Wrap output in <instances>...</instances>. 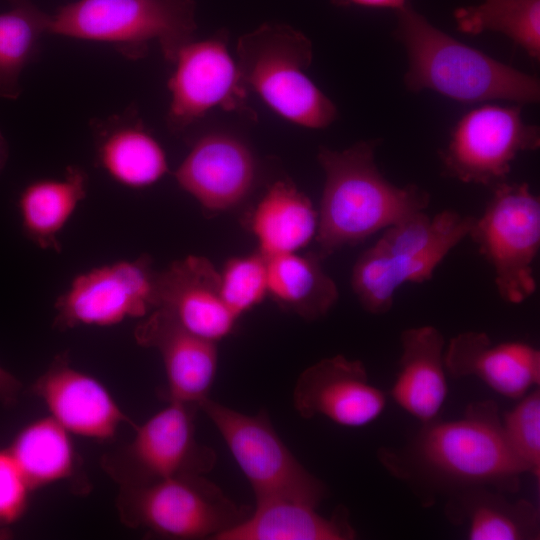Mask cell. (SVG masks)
<instances>
[{
    "label": "cell",
    "mask_w": 540,
    "mask_h": 540,
    "mask_svg": "<svg viewBox=\"0 0 540 540\" xmlns=\"http://www.w3.org/2000/svg\"><path fill=\"white\" fill-rule=\"evenodd\" d=\"M21 389V382L14 375L0 366V401L5 406L15 405Z\"/></svg>",
    "instance_id": "obj_33"
},
{
    "label": "cell",
    "mask_w": 540,
    "mask_h": 540,
    "mask_svg": "<svg viewBox=\"0 0 540 540\" xmlns=\"http://www.w3.org/2000/svg\"><path fill=\"white\" fill-rule=\"evenodd\" d=\"M400 342L391 397L411 416L429 423L438 418L448 394L444 336L436 327L423 325L403 330Z\"/></svg>",
    "instance_id": "obj_21"
},
{
    "label": "cell",
    "mask_w": 540,
    "mask_h": 540,
    "mask_svg": "<svg viewBox=\"0 0 540 540\" xmlns=\"http://www.w3.org/2000/svg\"><path fill=\"white\" fill-rule=\"evenodd\" d=\"M91 126L96 164L116 183L142 189L168 173L165 150L136 111L128 108L121 114L95 119Z\"/></svg>",
    "instance_id": "obj_20"
},
{
    "label": "cell",
    "mask_w": 540,
    "mask_h": 540,
    "mask_svg": "<svg viewBox=\"0 0 540 540\" xmlns=\"http://www.w3.org/2000/svg\"><path fill=\"white\" fill-rule=\"evenodd\" d=\"M446 372L453 378L477 377L498 394L520 399L540 384V351L521 341L493 343L481 331L452 337L444 350Z\"/></svg>",
    "instance_id": "obj_19"
},
{
    "label": "cell",
    "mask_w": 540,
    "mask_h": 540,
    "mask_svg": "<svg viewBox=\"0 0 540 540\" xmlns=\"http://www.w3.org/2000/svg\"><path fill=\"white\" fill-rule=\"evenodd\" d=\"M539 146V127L523 120L521 105L487 103L461 116L440 159L447 176L493 187L505 181L519 153Z\"/></svg>",
    "instance_id": "obj_10"
},
{
    "label": "cell",
    "mask_w": 540,
    "mask_h": 540,
    "mask_svg": "<svg viewBox=\"0 0 540 540\" xmlns=\"http://www.w3.org/2000/svg\"><path fill=\"white\" fill-rule=\"evenodd\" d=\"M376 146L377 141H361L342 151L318 152L325 174L315 235L321 259L429 205L424 189L414 184L398 187L382 175L375 163Z\"/></svg>",
    "instance_id": "obj_2"
},
{
    "label": "cell",
    "mask_w": 540,
    "mask_h": 540,
    "mask_svg": "<svg viewBox=\"0 0 540 540\" xmlns=\"http://www.w3.org/2000/svg\"><path fill=\"white\" fill-rule=\"evenodd\" d=\"M449 522L463 527L469 540H538L540 514L525 499L510 501L495 489L475 486L450 493Z\"/></svg>",
    "instance_id": "obj_22"
},
{
    "label": "cell",
    "mask_w": 540,
    "mask_h": 540,
    "mask_svg": "<svg viewBox=\"0 0 540 540\" xmlns=\"http://www.w3.org/2000/svg\"><path fill=\"white\" fill-rule=\"evenodd\" d=\"M316 509L304 502L285 499L256 503L243 521L215 540H353L357 537L345 507H338L329 517Z\"/></svg>",
    "instance_id": "obj_23"
},
{
    "label": "cell",
    "mask_w": 540,
    "mask_h": 540,
    "mask_svg": "<svg viewBox=\"0 0 540 540\" xmlns=\"http://www.w3.org/2000/svg\"><path fill=\"white\" fill-rule=\"evenodd\" d=\"M473 220L453 210L433 217L418 211L384 229L373 247L398 288L405 283H423L468 237Z\"/></svg>",
    "instance_id": "obj_15"
},
{
    "label": "cell",
    "mask_w": 540,
    "mask_h": 540,
    "mask_svg": "<svg viewBox=\"0 0 540 540\" xmlns=\"http://www.w3.org/2000/svg\"><path fill=\"white\" fill-rule=\"evenodd\" d=\"M155 308L168 312L189 332L216 343L232 332L238 319L222 297L220 272L202 256L189 255L157 271Z\"/></svg>",
    "instance_id": "obj_16"
},
{
    "label": "cell",
    "mask_w": 540,
    "mask_h": 540,
    "mask_svg": "<svg viewBox=\"0 0 540 540\" xmlns=\"http://www.w3.org/2000/svg\"><path fill=\"white\" fill-rule=\"evenodd\" d=\"M454 19L463 33H502L531 58L540 59V0H484L457 8Z\"/></svg>",
    "instance_id": "obj_29"
},
{
    "label": "cell",
    "mask_w": 540,
    "mask_h": 540,
    "mask_svg": "<svg viewBox=\"0 0 540 540\" xmlns=\"http://www.w3.org/2000/svg\"><path fill=\"white\" fill-rule=\"evenodd\" d=\"M178 185L208 211H224L251 191L256 163L249 147L225 133L199 138L174 173Z\"/></svg>",
    "instance_id": "obj_17"
},
{
    "label": "cell",
    "mask_w": 540,
    "mask_h": 540,
    "mask_svg": "<svg viewBox=\"0 0 540 540\" xmlns=\"http://www.w3.org/2000/svg\"><path fill=\"white\" fill-rule=\"evenodd\" d=\"M237 53L245 85L277 115L309 129L336 119V106L306 73L312 45L301 32L264 24L239 39Z\"/></svg>",
    "instance_id": "obj_4"
},
{
    "label": "cell",
    "mask_w": 540,
    "mask_h": 540,
    "mask_svg": "<svg viewBox=\"0 0 540 540\" xmlns=\"http://www.w3.org/2000/svg\"><path fill=\"white\" fill-rule=\"evenodd\" d=\"M31 488L8 449H0V524H12L25 513Z\"/></svg>",
    "instance_id": "obj_32"
},
{
    "label": "cell",
    "mask_w": 540,
    "mask_h": 540,
    "mask_svg": "<svg viewBox=\"0 0 540 540\" xmlns=\"http://www.w3.org/2000/svg\"><path fill=\"white\" fill-rule=\"evenodd\" d=\"M9 157L8 143L0 130V174L2 173Z\"/></svg>",
    "instance_id": "obj_35"
},
{
    "label": "cell",
    "mask_w": 540,
    "mask_h": 540,
    "mask_svg": "<svg viewBox=\"0 0 540 540\" xmlns=\"http://www.w3.org/2000/svg\"><path fill=\"white\" fill-rule=\"evenodd\" d=\"M225 304L239 318L268 294V256L260 250L230 259L220 272Z\"/></svg>",
    "instance_id": "obj_30"
},
{
    "label": "cell",
    "mask_w": 540,
    "mask_h": 540,
    "mask_svg": "<svg viewBox=\"0 0 540 540\" xmlns=\"http://www.w3.org/2000/svg\"><path fill=\"white\" fill-rule=\"evenodd\" d=\"M9 1L12 7L0 13V98L16 100L22 92V72L48 34L50 14L30 0Z\"/></svg>",
    "instance_id": "obj_28"
},
{
    "label": "cell",
    "mask_w": 540,
    "mask_h": 540,
    "mask_svg": "<svg viewBox=\"0 0 540 540\" xmlns=\"http://www.w3.org/2000/svg\"><path fill=\"white\" fill-rule=\"evenodd\" d=\"M31 490L65 480L76 468V452L68 432L54 418L25 425L8 448Z\"/></svg>",
    "instance_id": "obj_27"
},
{
    "label": "cell",
    "mask_w": 540,
    "mask_h": 540,
    "mask_svg": "<svg viewBox=\"0 0 540 540\" xmlns=\"http://www.w3.org/2000/svg\"><path fill=\"white\" fill-rule=\"evenodd\" d=\"M379 458L398 478L450 493L475 486L515 493L526 473L505 439L494 400L469 404L457 420L423 424L407 447L384 449Z\"/></svg>",
    "instance_id": "obj_1"
},
{
    "label": "cell",
    "mask_w": 540,
    "mask_h": 540,
    "mask_svg": "<svg viewBox=\"0 0 540 540\" xmlns=\"http://www.w3.org/2000/svg\"><path fill=\"white\" fill-rule=\"evenodd\" d=\"M116 507L127 526L180 540H215L251 512L249 506L236 503L205 475L120 486Z\"/></svg>",
    "instance_id": "obj_6"
},
{
    "label": "cell",
    "mask_w": 540,
    "mask_h": 540,
    "mask_svg": "<svg viewBox=\"0 0 540 540\" xmlns=\"http://www.w3.org/2000/svg\"><path fill=\"white\" fill-rule=\"evenodd\" d=\"M192 0H75L50 14L48 34L113 45L130 58L152 42L173 61L193 39Z\"/></svg>",
    "instance_id": "obj_5"
},
{
    "label": "cell",
    "mask_w": 540,
    "mask_h": 540,
    "mask_svg": "<svg viewBox=\"0 0 540 540\" xmlns=\"http://www.w3.org/2000/svg\"><path fill=\"white\" fill-rule=\"evenodd\" d=\"M249 482L255 502L294 500L315 507L326 485L309 472L279 437L265 410L244 414L209 397L199 405Z\"/></svg>",
    "instance_id": "obj_7"
},
{
    "label": "cell",
    "mask_w": 540,
    "mask_h": 540,
    "mask_svg": "<svg viewBox=\"0 0 540 540\" xmlns=\"http://www.w3.org/2000/svg\"><path fill=\"white\" fill-rule=\"evenodd\" d=\"M167 83L170 102L167 124L180 132L210 110H238L245 100V83L237 61L218 38L191 40L176 53Z\"/></svg>",
    "instance_id": "obj_12"
},
{
    "label": "cell",
    "mask_w": 540,
    "mask_h": 540,
    "mask_svg": "<svg viewBox=\"0 0 540 540\" xmlns=\"http://www.w3.org/2000/svg\"><path fill=\"white\" fill-rule=\"evenodd\" d=\"M89 179L78 166H67L61 178H42L20 192L17 208L24 235L43 250L61 252L59 234L86 198Z\"/></svg>",
    "instance_id": "obj_24"
},
{
    "label": "cell",
    "mask_w": 540,
    "mask_h": 540,
    "mask_svg": "<svg viewBox=\"0 0 540 540\" xmlns=\"http://www.w3.org/2000/svg\"><path fill=\"white\" fill-rule=\"evenodd\" d=\"M395 37L408 56L404 83L462 103L507 100L519 105L540 98L539 79L458 41L409 4L396 11Z\"/></svg>",
    "instance_id": "obj_3"
},
{
    "label": "cell",
    "mask_w": 540,
    "mask_h": 540,
    "mask_svg": "<svg viewBox=\"0 0 540 540\" xmlns=\"http://www.w3.org/2000/svg\"><path fill=\"white\" fill-rule=\"evenodd\" d=\"M505 439L524 468L540 479V390L535 388L520 398L501 418Z\"/></svg>",
    "instance_id": "obj_31"
},
{
    "label": "cell",
    "mask_w": 540,
    "mask_h": 540,
    "mask_svg": "<svg viewBox=\"0 0 540 540\" xmlns=\"http://www.w3.org/2000/svg\"><path fill=\"white\" fill-rule=\"evenodd\" d=\"M31 389L70 433L107 441L123 423L136 427L99 380L70 365L67 352L54 358Z\"/></svg>",
    "instance_id": "obj_14"
},
{
    "label": "cell",
    "mask_w": 540,
    "mask_h": 540,
    "mask_svg": "<svg viewBox=\"0 0 540 540\" xmlns=\"http://www.w3.org/2000/svg\"><path fill=\"white\" fill-rule=\"evenodd\" d=\"M197 406L168 401L142 425L133 440L105 455L102 467L120 486L142 485L181 475H205L216 452L195 436Z\"/></svg>",
    "instance_id": "obj_9"
},
{
    "label": "cell",
    "mask_w": 540,
    "mask_h": 540,
    "mask_svg": "<svg viewBox=\"0 0 540 540\" xmlns=\"http://www.w3.org/2000/svg\"><path fill=\"white\" fill-rule=\"evenodd\" d=\"M317 225L318 214L310 199L287 181L269 187L250 219L259 250L268 257L306 246L316 235Z\"/></svg>",
    "instance_id": "obj_25"
},
{
    "label": "cell",
    "mask_w": 540,
    "mask_h": 540,
    "mask_svg": "<svg viewBox=\"0 0 540 540\" xmlns=\"http://www.w3.org/2000/svg\"><path fill=\"white\" fill-rule=\"evenodd\" d=\"M292 400L302 418L322 416L349 428L372 423L387 404L386 394L370 383L362 361L341 354L321 359L302 371Z\"/></svg>",
    "instance_id": "obj_13"
},
{
    "label": "cell",
    "mask_w": 540,
    "mask_h": 540,
    "mask_svg": "<svg viewBox=\"0 0 540 540\" xmlns=\"http://www.w3.org/2000/svg\"><path fill=\"white\" fill-rule=\"evenodd\" d=\"M468 236L490 264L499 296L520 304L536 291L534 262L540 248V200L527 183L501 182Z\"/></svg>",
    "instance_id": "obj_8"
},
{
    "label": "cell",
    "mask_w": 540,
    "mask_h": 540,
    "mask_svg": "<svg viewBox=\"0 0 540 540\" xmlns=\"http://www.w3.org/2000/svg\"><path fill=\"white\" fill-rule=\"evenodd\" d=\"M156 273L144 254L78 274L55 301L54 327H109L146 317L155 308Z\"/></svg>",
    "instance_id": "obj_11"
},
{
    "label": "cell",
    "mask_w": 540,
    "mask_h": 540,
    "mask_svg": "<svg viewBox=\"0 0 540 540\" xmlns=\"http://www.w3.org/2000/svg\"><path fill=\"white\" fill-rule=\"evenodd\" d=\"M136 342L156 349L165 368L167 401L199 408L209 397L217 365V343L182 327L168 312L155 308L134 331Z\"/></svg>",
    "instance_id": "obj_18"
},
{
    "label": "cell",
    "mask_w": 540,
    "mask_h": 540,
    "mask_svg": "<svg viewBox=\"0 0 540 540\" xmlns=\"http://www.w3.org/2000/svg\"><path fill=\"white\" fill-rule=\"evenodd\" d=\"M318 254L268 257V294L284 310L313 321L336 304L339 291Z\"/></svg>",
    "instance_id": "obj_26"
},
{
    "label": "cell",
    "mask_w": 540,
    "mask_h": 540,
    "mask_svg": "<svg viewBox=\"0 0 540 540\" xmlns=\"http://www.w3.org/2000/svg\"><path fill=\"white\" fill-rule=\"evenodd\" d=\"M342 4H350L367 8H387L395 11L408 4L407 0H338Z\"/></svg>",
    "instance_id": "obj_34"
}]
</instances>
